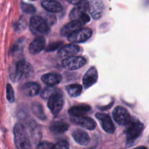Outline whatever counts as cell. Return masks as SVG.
<instances>
[{
	"label": "cell",
	"mask_w": 149,
	"mask_h": 149,
	"mask_svg": "<svg viewBox=\"0 0 149 149\" xmlns=\"http://www.w3.org/2000/svg\"><path fill=\"white\" fill-rule=\"evenodd\" d=\"M33 73L32 65L25 60H21L10 68V77L13 81H18L23 79L29 78Z\"/></svg>",
	"instance_id": "obj_1"
},
{
	"label": "cell",
	"mask_w": 149,
	"mask_h": 149,
	"mask_svg": "<svg viewBox=\"0 0 149 149\" xmlns=\"http://www.w3.org/2000/svg\"><path fill=\"white\" fill-rule=\"evenodd\" d=\"M29 28L34 36H42V35L47 34L49 32V24L46 20L40 16H33L31 17L29 23Z\"/></svg>",
	"instance_id": "obj_2"
},
{
	"label": "cell",
	"mask_w": 149,
	"mask_h": 149,
	"mask_svg": "<svg viewBox=\"0 0 149 149\" xmlns=\"http://www.w3.org/2000/svg\"><path fill=\"white\" fill-rule=\"evenodd\" d=\"M15 143L19 149L30 148L31 143L28 133L24 126L21 124H16L14 127Z\"/></svg>",
	"instance_id": "obj_3"
},
{
	"label": "cell",
	"mask_w": 149,
	"mask_h": 149,
	"mask_svg": "<svg viewBox=\"0 0 149 149\" xmlns=\"http://www.w3.org/2000/svg\"><path fill=\"white\" fill-rule=\"evenodd\" d=\"M125 130L128 142H133L141 135L143 130V124L141 123L137 119H131L130 123L127 125Z\"/></svg>",
	"instance_id": "obj_4"
},
{
	"label": "cell",
	"mask_w": 149,
	"mask_h": 149,
	"mask_svg": "<svg viewBox=\"0 0 149 149\" xmlns=\"http://www.w3.org/2000/svg\"><path fill=\"white\" fill-rule=\"evenodd\" d=\"M47 106L54 116H56L60 113L63 106V97L61 90H59L54 93L48 98Z\"/></svg>",
	"instance_id": "obj_5"
},
{
	"label": "cell",
	"mask_w": 149,
	"mask_h": 149,
	"mask_svg": "<svg viewBox=\"0 0 149 149\" xmlns=\"http://www.w3.org/2000/svg\"><path fill=\"white\" fill-rule=\"evenodd\" d=\"M87 63V61L84 58L81 56H69L63 59L61 62V65L63 68L74 71L84 66Z\"/></svg>",
	"instance_id": "obj_6"
},
{
	"label": "cell",
	"mask_w": 149,
	"mask_h": 149,
	"mask_svg": "<svg viewBox=\"0 0 149 149\" xmlns=\"http://www.w3.org/2000/svg\"><path fill=\"white\" fill-rule=\"evenodd\" d=\"M93 34V31L89 28H83L75 31L72 33L68 36L69 42L73 43H81L86 42L91 37Z\"/></svg>",
	"instance_id": "obj_7"
},
{
	"label": "cell",
	"mask_w": 149,
	"mask_h": 149,
	"mask_svg": "<svg viewBox=\"0 0 149 149\" xmlns=\"http://www.w3.org/2000/svg\"><path fill=\"white\" fill-rule=\"evenodd\" d=\"M113 117L114 120L119 125L125 126L127 125L131 121V116L130 113L125 108L122 106H117L113 111Z\"/></svg>",
	"instance_id": "obj_8"
},
{
	"label": "cell",
	"mask_w": 149,
	"mask_h": 149,
	"mask_svg": "<svg viewBox=\"0 0 149 149\" xmlns=\"http://www.w3.org/2000/svg\"><path fill=\"white\" fill-rule=\"evenodd\" d=\"M90 10V2L87 0H81L75 7L72 9L69 14V18L71 20H77Z\"/></svg>",
	"instance_id": "obj_9"
},
{
	"label": "cell",
	"mask_w": 149,
	"mask_h": 149,
	"mask_svg": "<svg viewBox=\"0 0 149 149\" xmlns=\"http://www.w3.org/2000/svg\"><path fill=\"white\" fill-rule=\"evenodd\" d=\"M71 121L72 123L79 125V126L85 128L87 130H95L96 127V125H97L96 122L93 119L84 116H71Z\"/></svg>",
	"instance_id": "obj_10"
},
{
	"label": "cell",
	"mask_w": 149,
	"mask_h": 149,
	"mask_svg": "<svg viewBox=\"0 0 149 149\" xmlns=\"http://www.w3.org/2000/svg\"><path fill=\"white\" fill-rule=\"evenodd\" d=\"M96 118L100 122L102 128L109 134H112L115 131V127L113 125L111 119L108 114L103 113H97L95 115Z\"/></svg>",
	"instance_id": "obj_11"
},
{
	"label": "cell",
	"mask_w": 149,
	"mask_h": 149,
	"mask_svg": "<svg viewBox=\"0 0 149 149\" xmlns=\"http://www.w3.org/2000/svg\"><path fill=\"white\" fill-rule=\"evenodd\" d=\"M97 78H98V74L97 69L95 67H91L89 68L88 71L84 74L82 79L84 89L89 88L95 84L97 81Z\"/></svg>",
	"instance_id": "obj_12"
},
{
	"label": "cell",
	"mask_w": 149,
	"mask_h": 149,
	"mask_svg": "<svg viewBox=\"0 0 149 149\" xmlns=\"http://www.w3.org/2000/svg\"><path fill=\"white\" fill-rule=\"evenodd\" d=\"M84 25H85V23H84V21H82V20L81 18H79L77 20H71L70 23H67L66 25H65L62 28L61 31V35L65 36H69L74 31L81 29V26H83Z\"/></svg>",
	"instance_id": "obj_13"
},
{
	"label": "cell",
	"mask_w": 149,
	"mask_h": 149,
	"mask_svg": "<svg viewBox=\"0 0 149 149\" xmlns=\"http://www.w3.org/2000/svg\"><path fill=\"white\" fill-rule=\"evenodd\" d=\"M104 4L100 0H92L90 4V13L94 19H99L102 17L104 12Z\"/></svg>",
	"instance_id": "obj_14"
},
{
	"label": "cell",
	"mask_w": 149,
	"mask_h": 149,
	"mask_svg": "<svg viewBox=\"0 0 149 149\" xmlns=\"http://www.w3.org/2000/svg\"><path fill=\"white\" fill-rule=\"evenodd\" d=\"M81 49L77 45L70 44V45H65L60 48L58 52V55L60 58H67V57L72 56L80 52Z\"/></svg>",
	"instance_id": "obj_15"
},
{
	"label": "cell",
	"mask_w": 149,
	"mask_h": 149,
	"mask_svg": "<svg viewBox=\"0 0 149 149\" xmlns=\"http://www.w3.org/2000/svg\"><path fill=\"white\" fill-rule=\"evenodd\" d=\"M21 91L23 95L27 97H34L40 92V86L36 82L25 83L21 87Z\"/></svg>",
	"instance_id": "obj_16"
},
{
	"label": "cell",
	"mask_w": 149,
	"mask_h": 149,
	"mask_svg": "<svg viewBox=\"0 0 149 149\" xmlns=\"http://www.w3.org/2000/svg\"><path fill=\"white\" fill-rule=\"evenodd\" d=\"M45 47V39L43 36H39L33 39L29 45V52L32 55L39 53Z\"/></svg>",
	"instance_id": "obj_17"
},
{
	"label": "cell",
	"mask_w": 149,
	"mask_h": 149,
	"mask_svg": "<svg viewBox=\"0 0 149 149\" xmlns=\"http://www.w3.org/2000/svg\"><path fill=\"white\" fill-rule=\"evenodd\" d=\"M91 111V107L87 104H80L71 107L68 110V114L71 116H84Z\"/></svg>",
	"instance_id": "obj_18"
},
{
	"label": "cell",
	"mask_w": 149,
	"mask_h": 149,
	"mask_svg": "<svg viewBox=\"0 0 149 149\" xmlns=\"http://www.w3.org/2000/svg\"><path fill=\"white\" fill-rule=\"evenodd\" d=\"M41 4L43 8L49 13H60L63 10L62 5L56 0H42Z\"/></svg>",
	"instance_id": "obj_19"
},
{
	"label": "cell",
	"mask_w": 149,
	"mask_h": 149,
	"mask_svg": "<svg viewBox=\"0 0 149 149\" xmlns=\"http://www.w3.org/2000/svg\"><path fill=\"white\" fill-rule=\"evenodd\" d=\"M42 81L48 86H55L62 81V76L56 73H49L42 76Z\"/></svg>",
	"instance_id": "obj_20"
},
{
	"label": "cell",
	"mask_w": 149,
	"mask_h": 149,
	"mask_svg": "<svg viewBox=\"0 0 149 149\" xmlns=\"http://www.w3.org/2000/svg\"><path fill=\"white\" fill-rule=\"evenodd\" d=\"M74 141L81 146H87L90 143V138L88 134L81 130H76L72 132Z\"/></svg>",
	"instance_id": "obj_21"
},
{
	"label": "cell",
	"mask_w": 149,
	"mask_h": 149,
	"mask_svg": "<svg viewBox=\"0 0 149 149\" xmlns=\"http://www.w3.org/2000/svg\"><path fill=\"white\" fill-rule=\"evenodd\" d=\"M68 125L64 122H55L50 125L49 130L55 134H62L68 130Z\"/></svg>",
	"instance_id": "obj_22"
},
{
	"label": "cell",
	"mask_w": 149,
	"mask_h": 149,
	"mask_svg": "<svg viewBox=\"0 0 149 149\" xmlns=\"http://www.w3.org/2000/svg\"><path fill=\"white\" fill-rule=\"evenodd\" d=\"M67 93L72 97H77L81 95L82 91V86L79 84H70L65 87Z\"/></svg>",
	"instance_id": "obj_23"
},
{
	"label": "cell",
	"mask_w": 149,
	"mask_h": 149,
	"mask_svg": "<svg viewBox=\"0 0 149 149\" xmlns=\"http://www.w3.org/2000/svg\"><path fill=\"white\" fill-rule=\"evenodd\" d=\"M32 111L38 119H41L42 121L45 120L47 119V116L45 115V111H44L43 107L39 103H34L32 104Z\"/></svg>",
	"instance_id": "obj_24"
},
{
	"label": "cell",
	"mask_w": 149,
	"mask_h": 149,
	"mask_svg": "<svg viewBox=\"0 0 149 149\" xmlns=\"http://www.w3.org/2000/svg\"><path fill=\"white\" fill-rule=\"evenodd\" d=\"M58 90H59V89L55 88L54 87V86H49V87L44 88L43 90L41 92L40 95L42 98L48 99L54 93L57 92Z\"/></svg>",
	"instance_id": "obj_25"
},
{
	"label": "cell",
	"mask_w": 149,
	"mask_h": 149,
	"mask_svg": "<svg viewBox=\"0 0 149 149\" xmlns=\"http://www.w3.org/2000/svg\"><path fill=\"white\" fill-rule=\"evenodd\" d=\"M20 7H21V10H23V12H24L26 14H33L36 12V8H35L34 6L24 2V1H21Z\"/></svg>",
	"instance_id": "obj_26"
},
{
	"label": "cell",
	"mask_w": 149,
	"mask_h": 149,
	"mask_svg": "<svg viewBox=\"0 0 149 149\" xmlns=\"http://www.w3.org/2000/svg\"><path fill=\"white\" fill-rule=\"evenodd\" d=\"M63 45L62 42H55L53 43H51L45 48V51L46 52H53V51L57 50L58 49H59Z\"/></svg>",
	"instance_id": "obj_27"
},
{
	"label": "cell",
	"mask_w": 149,
	"mask_h": 149,
	"mask_svg": "<svg viewBox=\"0 0 149 149\" xmlns=\"http://www.w3.org/2000/svg\"><path fill=\"white\" fill-rule=\"evenodd\" d=\"M7 98L10 103H13L15 101V95L13 88L10 84L7 85Z\"/></svg>",
	"instance_id": "obj_28"
},
{
	"label": "cell",
	"mask_w": 149,
	"mask_h": 149,
	"mask_svg": "<svg viewBox=\"0 0 149 149\" xmlns=\"http://www.w3.org/2000/svg\"><path fill=\"white\" fill-rule=\"evenodd\" d=\"M26 20L23 17H20V20L16 23L15 26V30L17 31H20L26 29Z\"/></svg>",
	"instance_id": "obj_29"
},
{
	"label": "cell",
	"mask_w": 149,
	"mask_h": 149,
	"mask_svg": "<svg viewBox=\"0 0 149 149\" xmlns=\"http://www.w3.org/2000/svg\"><path fill=\"white\" fill-rule=\"evenodd\" d=\"M68 148H69V144H68V141L65 140H60L55 145V148L66 149Z\"/></svg>",
	"instance_id": "obj_30"
},
{
	"label": "cell",
	"mask_w": 149,
	"mask_h": 149,
	"mask_svg": "<svg viewBox=\"0 0 149 149\" xmlns=\"http://www.w3.org/2000/svg\"><path fill=\"white\" fill-rule=\"evenodd\" d=\"M37 148L42 149H54L55 148V145L49 142H41L38 145Z\"/></svg>",
	"instance_id": "obj_31"
},
{
	"label": "cell",
	"mask_w": 149,
	"mask_h": 149,
	"mask_svg": "<svg viewBox=\"0 0 149 149\" xmlns=\"http://www.w3.org/2000/svg\"><path fill=\"white\" fill-rule=\"evenodd\" d=\"M67 1H68L69 3H71V4H77L79 1H81V0H67Z\"/></svg>",
	"instance_id": "obj_32"
},
{
	"label": "cell",
	"mask_w": 149,
	"mask_h": 149,
	"mask_svg": "<svg viewBox=\"0 0 149 149\" xmlns=\"http://www.w3.org/2000/svg\"><path fill=\"white\" fill-rule=\"evenodd\" d=\"M148 143H149V137H148Z\"/></svg>",
	"instance_id": "obj_33"
}]
</instances>
